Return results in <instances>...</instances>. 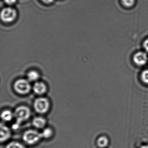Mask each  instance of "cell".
I'll return each mask as SVG.
<instances>
[{
  "mask_svg": "<svg viewBox=\"0 0 148 148\" xmlns=\"http://www.w3.org/2000/svg\"><path fill=\"white\" fill-rule=\"evenodd\" d=\"M109 143L108 138L105 136L99 137L97 141L98 146L100 148H104L107 146Z\"/></svg>",
  "mask_w": 148,
  "mask_h": 148,
  "instance_id": "obj_12",
  "label": "cell"
},
{
  "mask_svg": "<svg viewBox=\"0 0 148 148\" xmlns=\"http://www.w3.org/2000/svg\"><path fill=\"white\" fill-rule=\"evenodd\" d=\"M141 78L144 83L148 84V69L142 72L141 74Z\"/></svg>",
  "mask_w": 148,
  "mask_h": 148,
  "instance_id": "obj_16",
  "label": "cell"
},
{
  "mask_svg": "<svg viewBox=\"0 0 148 148\" xmlns=\"http://www.w3.org/2000/svg\"><path fill=\"white\" fill-rule=\"evenodd\" d=\"M46 120L42 117H36L33 120L32 123L34 126L37 129H42L46 124Z\"/></svg>",
  "mask_w": 148,
  "mask_h": 148,
  "instance_id": "obj_9",
  "label": "cell"
},
{
  "mask_svg": "<svg viewBox=\"0 0 148 148\" xmlns=\"http://www.w3.org/2000/svg\"><path fill=\"white\" fill-rule=\"evenodd\" d=\"M42 138H50L52 136L53 132L52 130L50 128H46L43 130V132L41 133Z\"/></svg>",
  "mask_w": 148,
  "mask_h": 148,
  "instance_id": "obj_13",
  "label": "cell"
},
{
  "mask_svg": "<svg viewBox=\"0 0 148 148\" xmlns=\"http://www.w3.org/2000/svg\"><path fill=\"white\" fill-rule=\"evenodd\" d=\"M17 10L11 6L4 8L1 12V19L5 24H11L14 22L18 18Z\"/></svg>",
  "mask_w": 148,
  "mask_h": 148,
  "instance_id": "obj_2",
  "label": "cell"
},
{
  "mask_svg": "<svg viewBox=\"0 0 148 148\" xmlns=\"http://www.w3.org/2000/svg\"><path fill=\"white\" fill-rule=\"evenodd\" d=\"M40 1L46 4H52L54 1V0H40Z\"/></svg>",
  "mask_w": 148,
  "mask_h": 148,
  "instance_id": "obj_19",
  "label": "cell"
},
{
  "mask_svg": "<svg viewBox=\"0 0 148 148\" xmlns=\"http://www.w3.org/2000/svg\"><path fill=\"white\" fill-rule=\"evenodd\" d=\"M120 1L124 7L130 8L133 7L135 5L136 0H120Z\"/></svg>",
  "mask_w": 148,
  "mask_h": 148,
  "instance_id": "obj_14",
  "label": "cell"
},
{
  "mask_svg": "<svg viewBox=\"0 0 148 148\" xmlns=\"http://www.w3.org/2000/svg\"><path fill=\"white\" fill-rule=\"evenodd\" d=\"M14 89L18 94L26 95L31 91L32 86L27 79H20L15 81L14 85Z\"/></svg>",
  "mask_w": 148,
  "mask_h": 148,
  "instance_id": "obj_3",
  "label": "cell"
},
{
  "mask_svg": "<svg viewBox=\"0 0 148 148\" xmlns=\"http://www.w3.org/2000/svg\"><path fill=\"white\" fill-rule=\"evenodd\" d=\"M148 60V55L144 51L137 52L133 56V62L138 66H143L147 64Z\"/></svg>",
  "mask_w": 148,
  "mask_h": 148,
  "instance_id": "obj_6",
  "label": "cell"
},
{
  "mask_svg": "<svg viewBox=\"0 0 148 148\" xmlns=\"http://www.w3.org/2000/svg\"><path fill=\"white\" fill-rule=\"evenodd\" d=\"M5 148H26V147L19 142L13 141L8 144Z\"/></svg>",
  "mask_w": 148,
  "mask_h": 148,
  "instance_id": "obj_15",
  "label": "cell"
},
{
  "mask_svg": "<svg viewBox=\"0 0 148 148\" xmlns=\"http://www.w3.org/2000/svg\"><path fill=\"white\" fill-rule=\"evenodd\" d=\"M141 148H148V145H145L142 146Z\"/></svg>",
  "mask_w": 148,
  "mask_h": 148,
  "instance_id": "obj_20",
  "label": "cell"
},
{
  "mask_svg": "<svg viewBox=\"0 0 148 148\" xmlns=\"http://www.w3.org/2000/svg\"><path fill=\"white\" fill-rule=\"evenodd\" d=\"M14 114L16 123L14 125L13 128L14 129H17L21 123L26 121L30 117L31 112L28 107L21 106L15 109Z\"/></svg>",
  "mask_w": 148,
  "mask_h": 148,
  "instance_id": "obj_1",
  "label": "cell"
},
{
  "mask_svg": "<svg viewBox=\"0 0 148 148\" xmlns=\"http://www.w3.org/2000/svg\"><path fill=\"white\" fill-rule=\"evenodd\" d=\"M11 136V132L10 129L5 125L1 124V143L6 142Z\"/></svg>",
  "mask_w": 148,
  "mask_h": 148,
  "instance_id": "obj_8",
  "label": "cell"
},
{
  "mask_svg": "<svg viewBox=\"0 0 148 148\" xmlns=\"http://www.w3.org/2000/svg\"><path fill=\"white\" fill-rule=\"evenodd\" d=\"M143 47L145 51L148 52V38L143 42Z\"/></svg>",
  "mask_w": 148,
  "mask_h": 148,
  "instance_id": "obj_18",
  "label": "cell"
},
{
  "mask_svg": "<svg viewBox=\"0 0 148 148\" xmlns=\"http://www.w3.org/2000/svg\"><path fill=\"white\" fill-rule=\"evenodd\" d=\"M33 90L35 94L42 95L46 92L47 86L43 82H36L33 86Z\"/></svg>",
  "mask_w": 148,
  "mask_h": 148,
  "instance_id": "obj_7",
  "label": "cell"
},
{
  "mask_svg": "<svg viewBox=\"0 0 148 148\" xmlns=\"http://www.w3.org/2000/svg\"><path fill=\"white\" fill-rule=\"evenodd\" d=\"M41 133L34 130H29L23 134L24 142L29 145H33L38 143L42 138Z\"/></svg>",
  "mask_w": 148,
  "mask_h": 148,
  "instance_id": "obj_4",
  "label": "cell"
},
{
  "mask_svg": "<svg viewBox=\"0 0 148 148\" xmlns=\"http://www.w3.org/2000/svg\"><path fill=\"white\" fill-rule=\"evenodd\" d=\"M1 117L5 122H9L14 117V114L9 110H5L1 112Z\"/></svg>",
  "mask_w": 148,
  "mask_h": 148,
  "instance_id": "obj_10",
  "label": "cell"
},
{
  "mask_svg": "<svg viewBox=\"0 0 148 148\" xmlns=\"http://www.w3.org/2000/svg\"><path fill=\"white\" fill-rule=\"evenodd\" d=\"M40 76L38 71L34 70L30 71L27 74V80L29 82H36L38 80Z\"/></svg>",
  "mask_w": 148,
  "mask_h": 148,
  "instance_id": "obj_11",
  "label": "cell"
},
{
  "mask_svg": "<svg viewBox=\"0 0 148 148\" xmlns=\"http://www.w3.org/2000/svg\"><path fill=\"white\" fill-rule=\"evenodd\" d=\"M4 2L8 6H11L16 4L17 0H4Z\"/></svg>",
  "mask_w": 148,
  "mask_h": 148,
  "instance_id": "obj_17",
  "label": "cell"
},
{
  "mask_svg": "<svg viewBox=\"0 0 148 148\" xmlns=\"http://www.w3.org/2000/svg\"><path fill=\"white\" fill-rule=\"evenodd\" d=\"M34 110L38 113L45 114L50 109V102L46 98H38L34 101Z\"/></svg>",
  "mask_w": 148,
  "mask_h": 148,
  "instance_id": "obj_5",
  "label": "cell"
}]
</instances>
